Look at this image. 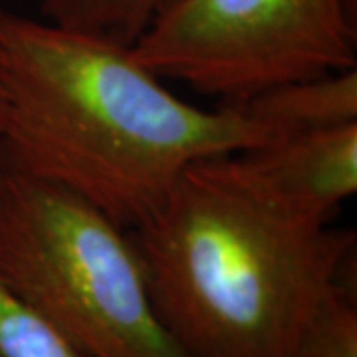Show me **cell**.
<instances>
[{
	"instance_id": "1",
	"label": "cell",
	"mask_w": 357,
	"mask_h": 357,
	"mask_svg": "<svg viewBox=\"0 0 357 357\" xmlns=\"http://www.w3.org/2000/svg\"><path fill=\"white\" fill-rule=\"evenodd\" d=\"M163 82L131 46L4 10L0 161L133 230L191 165L268 141L236 105L203 109Z\"/></svg>"
},
{
	"instance_id": "2",
	"label": "cell",
	"mask_w": 357,
	"mask_h": 357,
	"mask_svg": "<svg viewBox=\"0 0 357 357\" xmlns=\"http://www.w3.org/2000/svg\"><path fill=\"white\" fill-rule=\"evenodd\" d=\"M131 234L187 357H300L324 304L349 286L356 250L351 230L278 203L236 153L189 167Z\"/></svg>"
},
{
	"instance_id": "3",
	"label": "cell",
	"mask_w": 357,
	"mask_h": 357,
	"mask_svg": "<svg viewBox=\"0 0 357 357\" xmlns=\"http://www.w3.org/2000/svg\"><path fill=\"white\" fill-rule=\"evenodd\" d=\"M0 282L86 357H187L159 321L131 230L2 161Z\"/></svg>"
},
{
	"instance_id": "4",
	"label": "cell",
	"mask_w": 357,
	"mask_h": 357,
	"mask_svg": "<svg viewBox=\"0 0 357 357\" xmlns=\"http://www.w3.org/2000/svg\"><path fill=\"white\" fill-rule=\"evenodd\" d=\"M356 0H171L131 54L220 105L357 68Z\"/></svg>"
},
{
	"instance_id": "5",
	"label": "cell",
	"mask_w": 357,
	"mask_h": 357,
	"mask_svg": "<svg viewBox=\"0 0 357 357\" xmlns=\"http://www.w3.org/2000/svg\"><path fill=\"white\" fill-rule=\"evenodd\" d=\"M236 159L278 203L332 225L357 191V121L276 137Z\"/></svg>"
},
{
	"instance_id": "6",
	"label": "cell",
	"mask_w": 357,
	"mask_h": 357,
	"mask_svg": "<svg viewBox=\"0 0 357 357\" xmlns=\"http://www.w3.org/2000/svg\"><path fill=\"white\" fill-rule=\"evenodd\" d=\"M260 123L268 141L357 121V70L288 82L236 103Z\"/></svg>"
},
{
	"instance_id": "7",
	"label": "cell",
	"mask_w": 357,
	"mask_h": 357,
	"mask_svg": "<svg viewBox=\"0 0 357 357\" xmlns=\"http://www.w3.org/2000/svg\"><path fill=\"white\" fill-rule=\"evenodd\" d=\"M171 0H42L46 22L133 46Z\"/></svg>"
},
{
	"instance_id": "8",
	"label": "cell",
	"mask_w": 357,
	"mask_h": 357,
	"mask_svg": "<svg viewBox=\"0 0 357 357\" xmlns=\"http://www.w3.org/2000/svg\"><path fill=\"white\" fill-rule=\"evenodd\" d=\"M0 357H86L0 282Z\"/></svg>"
},
{
	"instance_id": "9",
	"label": "cell",
	"mask_w": 357,
	"mask_h": 357,
	"mask_svg": "<svg viewBox=\"0 0 357 357\" xmlns=\"http://www.w3.org/2000/svg\"><path fill=\"white\" fill-rule=\"evenodd\" d=\"M300 357H357V304L354 284L324 304L307 332Z\"/></svg>"
},
{
	"instance_id": "10",
	"label": "cell",
	"mask_w": 357,
	"mask_h": 357,
	"mask_svg": "<svg viewBox=\"0 0 357 357\" xmlns=\"http://www.w3.org/2000/svg\"><path fill=\"white\" fill-rule=\"evenodd\" d=\"M4 13V8L0 6V16ZM2 121H4V102H2V91H0V128H2Z\"/></svg>"
}]
</instances>
